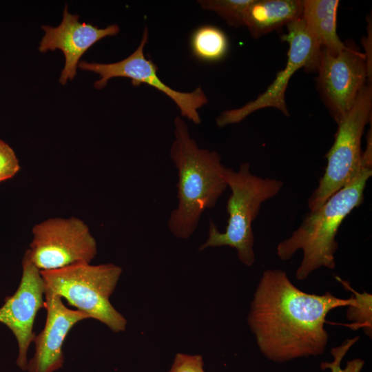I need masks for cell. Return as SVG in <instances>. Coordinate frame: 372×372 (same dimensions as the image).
I'll list each match as a JSON object with an SVG mask.
<instances>
[{
  "label": "cell",
  "instance_id": "1",
  "mask_svg": "<svg viewBox=\"0 0 372 372\" xmlns=\"http://www.w3.org/2000/svg\"><path fill=\"white\" fill-rule=\"evenodd\" d=\"M352 301V296L342 299L329 291L306 293L285 271L269 269L258 282L247 320L260 352L272 362L283 363L322 354L329 340L327 316Z\"/></svg>",
  "mask_w": 372,
  "mask_h": 372
},
{
  "label": "cell",
  "instance_id": "2",
  "mask_svg": "<svg viewBox=\"0 0 372 372\" xmlns=\"http://www.w3.org/2000/svg\"><path fill=\"white\" fill-rule=\"evenodd\" d=\"M367 135L362 166L356 176L320 208L309 211L300 225L277 246L276 254L282 260H288L296 251H302V258L296 273L298 280H305L321 267H335L338 229L345 218L364 202V191L372 175V136Z\"/></svg>",
  "mask_w": 372,
  "mask_h": 372
},
{
  "label": "cell",
  "instance_id": "3",
  "mask_svg": "<svg viewBox=\"0 0 372 372\" xmlns=\"http://www.w3.org/2000/svg\"><path fill=\"white\" fill-rule=\"evenodd\" d=\"M170 158L178 170V205L168 227L176 238L187 239L196 231L205 209L213 208L227 187L226 167L216 151L200 148L185 121L174 118V141Z\"/></svg>",
  "mask_w": 372,
  "mask_h": 372
},
{
  "label": "cell",
  "instance_id": "4",
  "mask_svg": "<svg viewBox=\"0 0 372 372\" xmlns=\"http://www.w3.org/2000/svg\"><path fill=\"white\" fill-rule=\"evenodd\" d=\"M225 178L231 189L226 206L229 218L225 231H220L210 220L208 237L198 251L229 246L237 251L242 264L251 267L256 260L252 223L259 214L262 204L276 196L283 183L278 179L253 174L249 163H242L238 171L226 167Z\"/></svg>",
  "mask_w": 372,
  "mask_h": 372
},
{
  "label": "cell",
  "instance_id": "5",
  "mask_svg": "<svg viewBox=\"0 0 372 372\" xmlns=\"http://www.w3.org/2000/svg\"><path fill=\"white\" fill-rule=\"evenodd\" d=\"M40 271L45 290L64 298L76 310L113 332L125 331L127 320L110 300L123 272L121 267L113 263H78Z\"/></svg>",
  "mask_w": 372,
  "mask_h": 372
},
{
  "label": "cell",
  "instance_id": "6",
  "mask_svg": "<svg viewBox=\"0 0 372 372\" xmlns=\"http://www.w3.org/2000/svg\"><path fill=\"white\" fill-rule=\"evenodd\" d=\"M372 86L369 80L351 109L338 123L335 141L327 154V165L318 187L308 199L309 211L320 208L334 193L350 182L362 166L361 139L371 121Z\"/></svg>",
  "mask_w": 372,
  "mask_h": 372
},
{
  "label": "cell",
  "instance_id": "7",
  "mask_svg": "<svg viewBox=\"0 0 372 372\" xmlns=\"http://www.w3.org/2000/svg\"><path fill=\"white\" fill-rule=\"evenodd\" d=\"M25 252L40 271L90 263L97 243L87 225L76 217L50 218L36 224Z\"/></svg>",
  "mask_w": 372,
  "mask_h": 372
},
{
  "label": "cell",
  "instance_id": "8",
  "mask_svg": "<svg viewBox=\"0 0 372 372\" xmlns=\"http://www.w3.org/2000/svg\"><path fill=\"white\" fill-rule=\"evenodd\" d=\"M287 28V32L280 37L289 45L285 68L278 72L274 81L255 100L240 107L222 112L216 121L219 127L240 123L251 113L267 107H273L285 116L289 115L285 92L290 79L301 68L307 72H317L322 48L302 18L289 23Z\"/></svg>",
  "mask_w": 372,
  "mask_h": 372
},
{
  "label": "cell",
  "instance_id": "9",
  "mask_svg": "<svg viewBox=\"0 0 372 372\" xmlns=\"http://www.w3.org/2000/svg\"><path fill=\"white\" fill-rule=\"evenodd\" d=\"M148 29L145 28L138 48L125 59L112 63H89L80 61L78 68L82 70L99 75L94 86L96 89L105 87L112 78L125 77L131 80L133 86L147 84L161 91L177 105L183 117H186L198 125L201 119L198 110L208 103V99L200 87L189 92H179L164 83L157 74L158 67L151 59L145 58L144 48L148 41Z\"/></svg>",
  "mask_w": 372,
  "mask_h": 372
},
{
  "label": "cell",
  "instance_id": "10",
  "mask_svg": "<svg viewBox=\"0 0 372 372\" xmlns=\"http://www.w3.org/2000/svg\"><path fill=\"white\" fill-rule=\"evenodd\" d=\"M317 72L318 90L338 124L353 107L367 79L371 80L366 55L348 45L336 55L322 48Z\"/></svg>",
  "mask_w": 372,
  "mask_h": 372
},
{
  "label": "cell",
  "instance_id": "11",
  "mask_svg": "<svg viewBox=\"0 0 372 372\" xmlns=\"http://www.w3.org/2000/svg\"><path fill=\"white\" fill-rule=\"evenodd\" d=\"M44 294L41 271L25 252L19 287L0 307V322L8 327L17 339L19 352L16 364L22 371L27 370L28 351L36 336L33 327L37 313L45 307Z\"/></svg>",
  "mask_w": 372,
  "mask_h": 372
},
{
  "label": "cell",
  "instance_id": "12",
  "mask_svg": "<svg viewBox=\"0 0 372 372\" xmlns=\"http://www.w3.org/2000/svg\"><path fill=\"white\" fill-rule=\"evenodd\" d=\"M78 14H71L65 6L61 23L56 27L42 25L45 34L39 50L41 53L60 50L65 56V65L61 72L59 83L65 85L76 74L80 59L83 54L99 40L116 35L120 28L112 24L99 28L90 23L80 22Z\"/></svg>",
  "mask_w": 372,
  "mask_h": 372
},
{
  "label": "cell",
  "instance_id": "13",
  "mask_svg": "<svg viewBox=\"0 0 372 372\" xmlns=\"http://www.w3.org/2000/svg\"><path fill=\"white\" fill-rule=\"evenodd\" d=\"M46 319L43 330L35 336L34 353L28 360V372H55L64 364L63 346L78 322L90 319L82 312L67 307L62 298L45 290Z\"/></svg>",
  "mask_w": 372,
  "mask_h": 372
},
{
  "label": "cell",
  "instance_id": "14",
  "mask_svg": "<svg viewBox=\"0 0 372 372\" xmlns=\"http://www.w3.org/2000/svg\"><path fill=\"white\" fill-rule=\"evenodd\" d=\"M301 0H252L245 19L253 38L278 30L301 18Z\"/></svg>",
  "mask_w": 372,
  "mask_h": 372
},
{
  "label": "cell",
  "instance_id": "15",
  "mask_svg": "<svg viewBox=\"0 0 372 372\" xmlns=\"http://www.w3.org/2000/svg\"><path fill=\"white\" fill-rule=\"evenodd\" d=\"M338 0H303L301 18L322 48L336 55L347 48L337 33Z\"/></svg>",
  "mask_w": 372,
  "mask_h": 372
},
{
  "label": "cell",
  "instance_id": "16",
  "mask_svg": "<svg viewBox=\"0 0 372 372\" xmlns=\"http://www.w3.org/2000/svg\"><path fill=\"white\" fill-rule=\"evenodd\" d=\"M193 56L203 62H218L225 58L229 50L225 32L213 25H203L192 33L189 40Z\"/></svg>",
  "mask_w": 372,
  "mask_h": 372
},
{
  "label": "cell",
  "instance_id": "17",
  "mask_svg": "<svg viewBox=\"0 0 372 372\" xmlns=\"http://www.w3.org/2000/svg\"><path fill=\"white\" fill-rule=\"evenodd\" d=\"M343 287L351 291L353 296L352 302L348 305L347 318L351 322L350 327L353 330L362 329L364 333L371 338L372 335V295L365 291L358 292L354 290L347 281L336 277Z\"/></svg>",
  "mask_w": 372,
  "mask_h": 372
},
{
  "label": "cell",
  "instance_id": "18",
  "mask_svg": "<svg viewBox=\"0 0 372 372\" xmlns=\"http://www.w3.org/2000/svg\"><path fill=\"white\" fill-rule=\"evenodd\" d=\"M201 8L216 13L229 25L245 26L247 9L252 0H200Z\"/></svg>",
  "mask_w": 372,
  "mask_h": 372
},
{
  "label": "cell",
  "instance_id": "19",
  "mask_svg": "<svg viewBox=\"0 0 372 372\" xmlns=\"http://www.w3.org/2000/svg\"><path fill=\"white\" fill-rule=\"evenodd\" d=\"M359 338L357 336L347 339L340 345L333 347L330 351V353L333 357V360L332 362H322L320 365L321 369H329L331 372H362L364 361L361 358H355L347 362L344 368L340 366L344 357L351 347L358 341Z\"/></svg>",
  "mask_w": 372,
  "mask_h": 372
},
{
  "label": "cell",
  "instance_id": "20",
  "mask_svg": "<svg viewBox=\"0 0 372 372\" xmlns=\"http://www.w3.org/2000/svg\"><path fill=\"white\" fill-rule=\"evenodd\" d=\"M19 169V161L14 151L0 140V183L14 177Z\"/></svg>",
  "mask_w": 372,
  "mask_h": 372
},
{
  "label": "cell",
  "instance_id": "21",
  "mask_svg": "<svg viewBox=\"0 0 372 372\" xmlns=\"http://www.w3.org/2000/svg\"><path fill=\"white\" fill-rule=\"evenodd\" d=\"M169 372H205L203 357L200 355L178 353Z\"/></svg>",
  "mask_w": 372,
  "mask_h": 372
}]
</instances>
